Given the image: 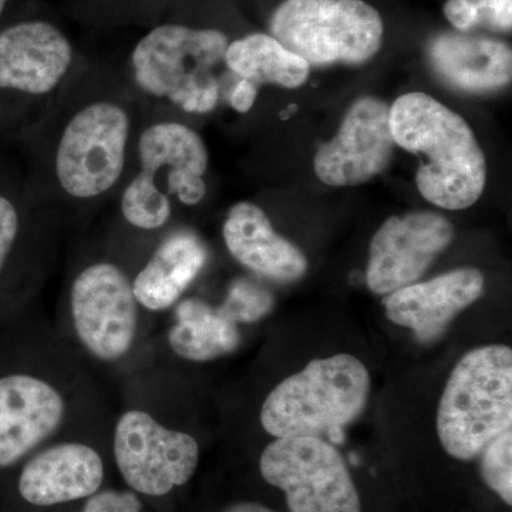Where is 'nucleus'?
Returning a JSON list of instances; mask_svg holds the SVG:
<instances>
[{"label": "nucleus", "mask_w": 512, "mask_h": 512, "mask_svg": "<svg viewBox=\"0 0 512 512\" xmlns=\"http://www.w3.org/2000/svg\"><path fill=\"white\" fill-rule=\"evenodd\" d=\"M144 103L124 69L84 55L26 136L29 187L50 211L93 210L117 195L133 158Z\"/></svg>", "instance_id": "f257e3e1"}, {"label": "nucleus", "mask_w": 512, "mask_h": 512, "mask_svg": "<svg viewBox=\"0 0 512 512\" xmlns=\"http://www.w3.org/2000/svg\"><path fill=\"white\" fill-rule=\"evenodd\" d=\"M232 40L224 29L194 22L185 0H178L137 40L124 73L146 106L177 116L208 114L220 103Z\"/></svg>", "instance_id": "f03ea898"}, {"label": "nucleus", "mask_w": 512, "mask_h": 512, "mask_svg": "<svg viewBox=\"0 0 512 512\" xmlns=\"http://www.w3.org/2000/svg\"><path fill=\"white\" fill-rule=\"evenodd\" d=\"M210 153L204 138L177 114L144 104L133 158L117 208L128 228L153 234L168 227L175 207H197L208 194Z\"/></svg>", "instance_id": "7ed1b4c3"}, {"label": "nucleus", "mask_w": 512, "mask_h": 512, "mask_svg": "<svg viewBox=\"0 0 512 512\" xmlns=\"http://www.w3.org/2000/svg\"><path fill=\"white\" fill-rule=\"evenodd\" d=\"M396 146L426 157L416 174L424 200L461 211L480 200L487 161L467 121L426 93H407L390 107Z\"/></svg>", "instance_id": "20e7f679"}, {"label": "nucleus", "mask_w": 512, "mask_h": 512, "mask_svg": "<svg viewBox=\"0 0 512 512\" xmlns=\"http://www.w3.org/2000/svg\"><path fill=\"white\" fill-rule=\"evenodd\" d=\"M369 393V372L355 356L340 353L312 360L268 394L261 424L275 439H323L356 420L365 410Z\"/></svg>", "instance_id": "39448f33"}, {"label": "nucleus", "mask_w": 512, "mask_h": 512, "mask_svg": "<svg viewBox=\"0 0 512 512\" xmlns=\"http://www.w3.org/2000/svg\"><path fill=\"white\" fill-rule=\"evenodd\" d=\"M83 57L47 6L28 3L0 28V94L18 100L29 133Z\"/></svg>", "instance_id": "423d86ee"}, {"label": "nucleus", "mask_w": 512, "mask_h": 512, "mask_svg": "<svg viewBox=\"0 0 512 512\" xmlns=\"http://www.w3.org/2000/svg\"><path fill=\"white\" fill-rule=\"evenodd\" d=\"M512 426V350L468 352L448 377L437 410V434L448 456L473 460Z\"/></svg>", "instance_id": "0eeeda50"}, {"label": "nucleus", "mask_w": 512, "mask_h": 512, "mask_svg": "<svg viewBox=\"0 0 512 512\" xmlns=\"http://www.w3.org/2000/svg\"><path fill=\"white\" fill-rule=\"evenodd\" d=\"M268 28L311 67L369 62L384 35L382 16L363 0H284Z\"/></svg>", "instance_id": "6e6552de"}, {"label": "nucleus", "mask_w": 512, "mask_h": 512, "mask_svg": "<svg viewBox=\"0 0 512 512\" xmlns=\"http://www.w3.org/2000/svg\"><path fill=\"white\" fill-rule=\"evenodd\" d=\"M266 483L286 495L291 512H362L345 460L320 437H281L262 453Z\"/></svg>", "instance_id": "1a4fd4ad"}, {"label": "nucleus", "mask_w": 512, "mask_h": 512, "mask_svg": "<svg viewBox=\"0 0 512 512\" xmlns=\"http://www.w3.org/2000/svg\"><path fill=\"white\" fill-rule=\"evenodd\" d=\"M74 329L97 359L114 362L130 352L137 333L138 302L133 279L120 265L94 261L70 286Z\"/></svg>", "instance_id": "9d476101"}, {"label": "nucleus", "mask_w": 512, "mask_h": 512, "mask_svg": "<svg viewBox=\"0 0 512 512\" xmlns=\"http://www.w3.org/2000/svg\"><path fill=\"white\" fill-rule=\"evenodd\" d=\"M114 457L134 491L161 497L191 480L200 447L190 434L167 429L150 414L131 410L117 423Z\"/></svg>", "instance_id": "9b49d317"}, {"label": "nucleus", "mask_w": 512, "mask_h": 512, "mask_svg": "<svg viewBox=\"0 0 512 512\" xmlns=\"http://www.w3.org/2000/svg\"><path fill=\"white\" fill-rule=\"evenodd\" d=\"M394 146L390 107L376 97H360L346 111L338 134L319 147L313 167L323 184L355 187L389 167Z\"/></svg>", "instance_id": "f8f14e48"}, {"label": "nucleus", "mask_w": 512, "mask_h": 512, "mask_svg": "<svg viewBox=\"0 0 512 512\" xmlns=\"http://www.w3.org/2000/svg\"><path fill=\"white\" fill-rule=\"evenodd\" d=\"M453 225L436 212L389 218L370 242L366 282L376 295L413 285L453 241Z\"/></svg>", "instance_id": "ddd939ff"}, {"label": "nucleus", "mask_w": 512, "mask_h": 512, "mask_svg": "<svg viewBox=\"0 0 512 512\" xmlns=\"http://www.w3.org/2000/svg\"><path fill=\"white\" fill-rule=\"evenodd\" d=\"M485 279L478 269L460 268L423 284H413L384 296L390 322L413 330L423 343L446 332L458 313L483 296Z\"/></svg>", "instance_id": "4468645a"}, {"label": "nucleus", "mask_w": 512, "mask_h": 512, "mask_svg": "<svg viewBox=\"0 0 512 512\" xmlns=\"http://www.w3.org/2000/svg\"><path fill=\"white\" fill-rule=\"evenodd\" d=\"M63 417V397L52 384L29 375L0 377V468L52 436Z\"/></svg>", "instance_id": "2eb2a0df"}, {"label": "nucleus", "mask_w": 512, "mask_h": 512, "mask_svg": "<svg viewBox=\"0 0 512 512\" xmlns=\"http://www.w3.org/2000/svg\"><path fill=\"white\" fill-rule=\"evenodd\" d=\"M103 460L86 444L64 443L37 454L23 468L19 493L37 507L92 497L103 484Z\"/></svg>", "instance_id": "dca6fc26"}, {"label": "nucleus", "mask_w": 512, "mask_h": 512, "mask_svg": "<svg viewBox=\"0 0 512 512\" xmlns=\"http://www.w3.org/2000/svg\"><path fill=\"white\" fill-rule=\"evenodd\" d=\"M222 234L229 254L255 274L278 282L298 281L306 274L305 254L275 231L268 215L254 202L231 207Z\"/></svg>", "instance_id": "f3484780"}, {"label": "nucleus", "mask_w": 512, "mask_h": 512, "mask_svg": "<svg viewBox=\"0 0 512 512\" xmlns=\"http://www.w3.org/2000/svg\"><path fill=\"white\" fill-rule=\"evenodd\" d=\"M429 59L441 80L463 92H495L511 83V47L493 37L441 33L430 42Z\"/></svg>", "instance_id": "a211bd4d"}, {"label": "nucleus", "mask_w": 512, "mask_h": 512, "mask_svg": "<svg viewBox=\"0 0 512 512\" xmlns=\"http://www.w3.org/2000/svg\"><path fill=\"white\" fill-rule=\"evenodd\" d=\"M207 261V248L194 232L171 231L133 278L138 305L156 312L171 308L197 279Z\"/></svg>", "instance_id": "6ab92c4d"}, {"label": "nucleus", "mask_w": 512, "mask_h": 512, "mask_svg": "<svg viewBox=\"0 0 512 512\" xmlns=\"http://www.w3.org/2000/svg\"><path fill=\"white\" fill-rule=\"evenodd\" d=\"M225 64L232 76L256 86L278 84L296 89L308 80L311 66L269 33H248L229 43Z\"/></svg>", "instance_id": "aec40b11"}, {"label": "nucleus", "mask_w": 512, "mask_h": 512, "mask_svg": "<svg viewBox=\"0 0 512 512\" xmlns=\"http://www.w3.org/2000/svg\"><path fill=\"white\" fill-rule=\"evenodd\" d=\"M175 325L168 342L178 356L191 362H208L238 348L241 336L237 323L221 309L198 299H185L175 311Z\"/></svg>", "instance_id": "412c9836"}, {"label": "nucleus", "mask_w": 512, "mask_h": 512, "mask_svg": "<svg viewBox=\"0 0 512 512\" xmlns=\"http://www.w3.org/2000/svg\"><path fill=\"white\" fill-rule=\"evenodd\" d=\"M178 0H62L64 12L87 28L150 29Z\"/></svg>", "instance_id": "4be33fe9"}, {"label": "nucleus", "mask_w": 512, "mask_h": 512, "mask_svg": "<svg viewBox=\"0 0 512 512\" xmlns=\"http://www.w3.org/2000/svg\"><path fill=\"white\" fill-rule=\"evenodd\" d=\"M444 15L460 32L487 28L494 32L510 33L512 0H447Z\"/></svg>", "instance_id": "5701e85b"}, {"label": "nucleus", "mask_w": 512, "mask_h": 512, "mask_svg": "<svg viewBox=\"0 0 512 512\" xmlns=\"http://www.w3.org/2000/svg\"><path fill=\"white\" fill-rule=\"evenodd\" d=\"M481 476L504 503L512 504V429L495 437L484 448Z\"/></svg>", "instance_id": "b1692460"}, {"label": "nucleus", "mask_w": 512, "mask_h": 512, "mask_svg": "<svg viewBox=\"0 0 512 512\" xmlns=\"http://www.w3.org/2000/svg\"><path fill=\"white\" fill-rule=\"evenodd\" d=\"M274 299L264 286L249 279H238L232 284L227 301L221 306V312L237 322H255L271 312Z\"/></svg>", "instance_id": "393cba45"}, {"label": "nucleus", "mask_w": 512, "mask_h": 512, "mask_svg": "<svg viewBox=\"0 0 512 512\" xmlns=\"http://www.w3.org/2000/svg\"><path fill=\"white\" fill-rule=\"evenodd\" d=\"M25 215L15 198L0 191V274L13 254L20 234H22Z\"/></svg>", "instance_id": "a878e982"}, {"label": "nucleus", "mask_w": 512, "mask_h": 512, "mask_svg": "<svg viewBox=\"0 0 512 512\" xmlns=\"http://www.w3.org/2000/svg\"><path fill=\"white\" fill-rule=\"evenodd\" d=\"M83 512H143V505L134 493L106 490L89 497Z\"/></svg>", "instance_id": "bb28decb"}, {"label": "nucleus", "mask_w": 512, "mask_h": 512, "mask_svg": "<svg viewBox=\"0 0 512 512\" xmlns=\"http://www.w3.org/2000/svg\"><path fill=\"white\" fill-rule=\"evenodd\" d=\"M259 87L247 79H238L228 93V103L237 113H248L258 99Z\"/></svg>", "instance_id": "cd10ccee"}, {"label": "nucleus", "mask_w": 512, "mask_h": 512, "mask_svg": "<svg viewBox=\"0 0 512 512\" xmlns=\"http://www.w3.org/2000/svg\"><path fill=\"white\" fill-rule=\"evenodd\" d=\"M20 2L22 0H0V28L25 6L18 8Z\"/></svg>", "instance_id": "c85d7f7f"}, {"label": "nucleus", "mask_w": 512, "mask_h": 512, "mask_svg": "<svg viewBox=\"0 0 512 512\" xmlns=\"http://www.w3.org/2000/svg\"><path fill=\"white\" fill-rule=\"evenodd\" d=\"M224 512H275L271 508L265 507V505L258 503H237L229 505L225 508Z\"/></svg>", "instance_id": "c756f323"}]
</instances>
